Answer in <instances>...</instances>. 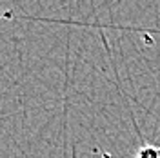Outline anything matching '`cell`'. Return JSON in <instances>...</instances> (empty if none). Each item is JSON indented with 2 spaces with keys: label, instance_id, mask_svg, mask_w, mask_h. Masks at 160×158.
I'll return each mask as SVG.
<instances>
[{
  "label": "cell",
  "instance_id": "6da1fadb",
  "mask_svg": "<svg viewBox=\"0 0 160 158\" xmlns=\"http://www.w3.org/2000/svg\"><path fill=\"white\" fill-rule=\"evenodd\" d=\"M137 158H160V146H149V144H144L140 147Z\"/></svg>",
  "mask_w": 160,
  "mask_h": 158
}]
</instances>
